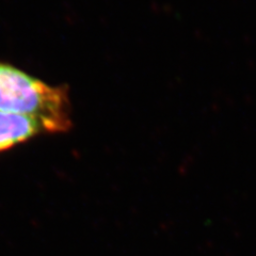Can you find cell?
I'll list each match as a JSON object with an SVG mask.
<instances>
[{
    "mask_svg": "<svg viewBox=\"0 0 256 256\" xmlns=\"http://www.w3.org/2000/svg\"><path fill=\"white\" fill-rule=\"evenodd\" d=\"M0 111L34 118L45 132H64L72 127L66 86L47 84L4 63H0Z\"/></svg>",
    "mask_w": 256,
    "mask_h": 256,
    "instance_id": "6da1fadb",
    "label": "cell"
},
{
    "mask_svg": "<svg viewBox=\"0 0 256 256\" xmlns=\"http://www.w3.org/2000/svg\"><path fill=\"white\" fill-rule=\"evenodd\" d=\"M45 132L42 124L27 116L0 111V152Z\"/></svg>",
    "mask_w": 256,
    "mask_h": 256,
    "instance_id": "7a4b0ae2",
    "label": "cell"
}]
</instances>
